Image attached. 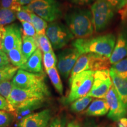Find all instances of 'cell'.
Wrapping results in <instances>:
<instances>
[{"mask_svg": "<svg viewBox=\"0 0 127 127\" xmlns=\"http://www.w3.org/2000/svg\"><path fill=\"white\" fill-rule=\"evenodd\" d=\"M66 116L64 114H61L51 119L47 127H66Z\"/></svg>", "mask_w": 127, "mask_h": 127, "instance_id": "33", "label": "cell"}, {"mask_svg": "<svg viewBox=\"0 0 127 127\" xmlns=\"http://www.w3.org/2000/svg\"><path fill=\"white\" fill-rule=\"evenodd\" d=\"M31 23L35 29L36 34H45L46 30L48 25L47 21L34 12L31 13Z\"/></svg>", "mask_w": 127, "mask_h": 127, "instance_id": "26", "label": "cell"}, {"mask_svg": "<svg viewBox=\"0 0 127 127\" xmlns=\"http://www.w3.org/2000/svg\"><path fill=\"white\" fill-rule=\"evenodd\" d=\"M118 127H127V118L125 117L122 118L117 121Z\"/></svg>", "mask_w": 127, "mask_h": 127, "instance_id": "42", "label": "cell"}, {"mask_svg": "<svg viewBox=\"0 0 127 127\" xmlns=\"http://www.w3.org/2000/svg\"><path fill=\"white\" fill-rule=\"evenodd\" d=\"M110 71L122 78L127 79V58L112 64Z\"/></svg>", "mask_w": 127, "mask_h": 127, "instance_id": "28", "label": "cell"}, {"mask_svg": "<svg viewBox=\"0 0 127 127\" xmlns=\"http://www.w3.org/2000/svg\"><path fill=\"white\" fill-rule=\"evenodd\" d=\"M9 64H10V61L7 54L3 51H0V67Z\"/></svg>", "mask_w": 127, "mask_h": 127, "instance_id": "39", "label": "cell"}, {"mask_svg": "<svg viewBox=\"0 0 127 127\" xmlns=\"http://www.w3.org/2000/svg\"><path fill=\"white\" fill-rule=\"evenodd\" d=\"M33 12L46 21L50 22V23L54 22L55 21L59 19L63 15L60 2L45 8L36 9Z\"/></svg>", "mask_w": 127, "mask_h": 127, "instance_id": "16", "label": "cell"}, {"mask_svg": "<svg viewBox=\"0 0 127 127\" xmlns=\"http://www.w3.org/2000/svg\"><path fill=\"white\" fill-rule=\"evenodd\" d=\"M20 0H0V7L11 9L14 12H18L21 9Z\"/></svg>", "mask_w": 127, "mask_h": 127, "instance_id": "30", "label": "cell"}, {"mask_svg": "<svg viewBox=\"0 0 127 127\" xmlns=\"http://www.w3.org/2000/svg\"><path fill=\"white\" fill-rule=\"evenodd\" d=\"M13 120L11 112L0 110V127H9L13 123Z\"/></svg>", "mask_w": 127, "mask_h": 127, "instance_id": "32", "label": "cell"}, {"mask_svg": "<svg viewBox=\"0 0 127 127\" xmlns=\"http://www.w3.org/2000/svg\"><path fill=\"white\" fill-rule=\"evenodd\" d=\"M94 75V71H85L77 74L69 80L70 90L67 96L63 98V104L68 105L79 98L87 96L93 86Z\"/></svg>", "mask_w": 127, "mask_h": 127, "instance_id": "4", "label": "cell"}, {"mask_svg": "<svg viewBox=\"0 0 127 127\" xmlns=\"http://www.w3.org/2000/svg\"><path fill=\"white\" fill-rule=\"evenodd\" d=\"M22 52L26 61L33 54L38 48L35 39L32 36H23L22 39Z\"/></svg>", "mask_w": 127, "mask_h": 127, "instance_id": "20", "label": "cell"}, {"mask_svg": "<svg viewBox=\"0 0 127 127\" xmlns=\"http://www.w3.org/2000/svg\"><path fill=\"white\" fill-rule=\"evenodd\" d=\"M22 30L17 24L14 23L4 27L2 37V51L7 54L18 45L22 44Z\"/></svg>", "mask_w": 127, "mask_h": 127, "instance_id": "12", "label": "cell"}, {"mask_svg": "<svg viewBox=\"0 0 127 127\" xmlns=\"http://www.w3.org/2000/svg\"><path fill=\"white\" fill-rule=\"evenodd\" d=\"M58 2H58L56 0H34L30 4L24 6V7L30 12H33L36 9L45 8L58 4Z\"/></svg>", "mask_w": 127, "mask_h": 127, "instance_id": "25", "label": "cell"}, {"mask_svg": "<svg viewBox=\"0 0 127 127\" xmlns=\"http://www.w3.org/2000/svg\"><path fill=\"white\" fill-rule=\"evenodd\" d=\"M22 25H23V30H22V33H23V36H32L35 37L36 35V32L35 29L31 23L28 22H22Z\"/></svg>", "mask_w": 127, "mask_h": 127, "instance_id": "34", "label": "cell"}, {"mask_svg": "<svg viewBox=\"0 0 127 127\" xmlns=\"http://www.w3.org/2000/svg\"><path fill=\"white\" fill-rule=\"evenodd\" d=\"M45 34L55 50L63 48L74 38V35L68 27L60 22L50 23Z\"/></svg>", "mask_w": 127, "mask_h": 127, "instance_id": "8", "label": "cell"}, {"mask_svg": "<svg viewBox=\"0 0 127 127\" xmlns=\"http://www.w3.org/2000/svg\"><path fill=\"white\" fill-rule=\"evenodd\" d=\"M109 108L105 99H96L90 104L85 111V115L89 117H101L109 112Z\"/></svg>", "mask_w": 127, "mask_h": 127, "instance_id": "17", "label": "cell"}, {"mask_svg": "<svg viewBox=\"0 0 127 127\" xmlns=\"http://www.w3.org/2000/svg\"><path fill=\"white\" fill-rule=\"evenodd\" d=\"M81 55L74 47L65 49L58 54L57 69L64 78H68Z\"/></svg>", "mask_w": 127, "mask_h": 127, "instance_id": "10", "label": "cell"}, {"mask_svg": "<svg viewBox=\"0 0 127 127\" xmlns=\"http://www.w3.org/2000/svg\"><path fill=\"white\" fill-rule=\"evenodd\" d=\"M31 12L27 9L24 6H22L21 9L18 12H16V16L21 23L22 22H28V23H31Z\"/></svg>", "mask_w": 127, "mask_h": 127, "instance_id": "35", "label": "cell"}, {"mask_svg": "<svg viewBox=\"0 0 127 127\" xmlns=\"http://www.w3.org/2000/svg\"><path fill=\"white\" fill-rule=\"evenodd\" d=\"M46 72L50 78L51 82L56 90V91L60 95H63L64 91L63 82H62L61 78L60 77L59 73H58V69H57V68L54 67L47 69V70H46Z\"/></svg>", "mask_w": 127, "mask_h": 127, "instance_id": "21", "label": "cell"}, {"mask_svg": "<svg viewBox=\"0 0 127 127\" xmlns=\"http://www.w3.org/2000/svg\"><path fill=\"white\" fill-rule=\"evenodd\" d=\"M44 73H32L19 69L12 79L14 86L25 90L50 91L45 82Z\"/></svg>", "mask_w": 127, "mask_h": 127, "instance_id": "7", "label": "cell"}, {"mask_svg": "<svg viewBox=\"0 0 127 127\" xmlns=\"http://www.w3.org/2000/svg\"><path fill=\"white\" fill-rule=\"evenodd\" d=\"M109 71L114 88L127 108V79L122 78L112 71Z\"/></svg>", "mask_w": 127, "mask_h": 127, "instance_id": "18", "label": "cell"}, {"mask_svg": "<svg viewBox=\"0 0 127 127\" xmlns=\"http://www.w3.org/2000/svg\"><path fill=\"white\" fill-rule=\"evenodd\" d=\"M21 46L22 44L14 48L7 54L11 64L18 68L24 64L27 61L22 52Z\"/></svg>", "mask_w": 127, "mask_h": 127, "instance_id": "19", "label": "cell"}, {"mask_svg": "<svg viewBox=\"0 0 127 127\" xmlns=\"http://www.w3.org/2000/svg\"><path fill=\"white\" fill-rule=\"evenodd\" d=\"M42 61V51L38 48L26 63L20 66L19 69L32 73H43Z\"/></svg>", "mask_w": 127, "mask_h": 127, "instance_id": "15", "label": "cell"}, {"mask_svg": "<svg viewBox=\"0 0 127 127\" xmlns=\"http://www.w3.org/2000/svg\"><path fill=\"white\" fill-rule=\"evenodd\" d=\"M34 1V0H20V4L21 6H25L30 4V3H31Z\"/></svg>", "mask_w": 127, "mask_h": 127, "instance_id": "44", "label": "cell"}, {"mask_svg": "<svg viewBox=\"0 0 127 127\" xmlns=\"http://www.w3.org/2000/svg\"><path fill=\"white\" fill-rule=\"evenodd\" d=\"M64 18L68 28L78 38L90 37L95 31L93 15L89 9H71L65 14Z\"/></svg>", "mask_w": 127, "mask_h": 127, "instance_id": "3", "label": "cell"}, {"mask_svg": "<svg viewBox=\"0 0 127 127\" xmlns=\"http://www.w3.org/2000/svg\"><path fill=\"white\" fill-rule=\"evenodd\" d=\"M69 2L77 5H87L91 4L95 0H68Z\"/></svg>", "mask_w": 127, "mask_h": 127, "instance_id": "40", "label": "cell"}, {"mask_svg": "<svg viewBox=\"0 0 127 127\" xmlns=\"http://www.w3.org/2000/svg\"><path fill=\"white\" fill-rule=\"evenodd\" d=\"M112 86V81L109 69L95 71L93 86L87 96L105 99L106 95Z\"/></svg>", "mask_w": 127, "mask_h": 127, "instance_id": "9", "label": "cell"}, {"mask_svg": "<svg viewBox=\"0 0 127 127\" xmlns=\"http://www.w3.org/2000/svg\"><path fill=\"white\" fill-rule=\"evenodd\" d=\"M82 127H103L102 125L96 124L94 122H87L84 124V125Z\"/></svg>", "mask_w": 127, "mask_h": 127, "instance_id": "43", "label": "cell"}, {"mask_svg": "<svg viewBox=\"0 0 127 127\" xmlns=\"http://www.w3.org/2000/svg\"><path fill=\"white\" fill-rule=\"evenodd\" d=\"M118 14L120 15L122 23L127 27V3L120 10H118Z\"/></svg>", "mask_w": 127, "mask_h": 127, "instance_id": "38", "label": "cell"}, {"mask_svg": "<svg viewBox=\"0 0 127 127\" xmlns=\"http://www.w3.org/2000/svg\"><path fill=\"white\" fill-rule=\"evenodd\" d=\"M51 120V110L45 109L25 116L20 121L17 127H47Z\"/></svg>", "mask_w": 127, "mask_h": 127, "instance_id": "13", "label": "cell"}, {"mask_svg": "<svg viewBox=\"0 0 127 127\" xmlns=\"http://www.w3.org/2000/svg\"><path fill=\"white\" fill-rule=\"evenodd\" d=\"M18 67L14 66L12 64H8L0 67V83L7 80H11L17 71Z\"/></svg>", "mask_w": 127, "mask_h": 127, "instance_id": "24", "label": "cell"}, {"mask_svg": "<svg viewBox=\"0 0 127 127\" xmlns=\"http://www.w3.org/2000/svg\"><path fill=\"white\" fill-rule=\"evenodd\" d=\"M42 60H43V64L45 70L56 67L57 63L58 62L56 55L53 51L47 53H44Z\"/></svg>", "mask_w": 127, "mask_h": 127, "instance_id": "29", "label": "cell"}, {"mask_svg": "<svg viewBox=\"0 0 127 127\" xmlns=\"http://www.w3.org/2000/svg\"><path fill=\"white\" fill-rule=\"evenodd\" d=\"M72 47L81 54L93 53L110 58L115 45V36L112 34L77 38L72 43Z\"/></svg>", "mask_w": 127, "mask_h": 127, "instance_id": "2", "label": "cell"}, {"mask_svg": "<svg viewBox=\"0 0 127 127\" xmlns=\"http://www.w3.org/2000/svg\"><path fill=\"white\" fill-rule=\"evenodd\" d=\"M109 105L108 118L114 121H118L127 114V108L117 93L113 84L105 97Z\"/></svg>", "mask_w": 127, "mask_h": 127, "instance_id": "11", "label": "cell"}, {"mask_svg": "<svg viewBox=\"0 0 127 127\" xmlns=\"http://www.w3.org/2000/svg\"><path fill=\"white\" fill-rule=\"evenodd\" d=\"M13 84L11 80H7L0 83V95H2L6 99L8 100L10 96Z\"/></svg>", "mask_w": 127, "mask_h": 127, "instance_id": "31", "label": "cell"}, {"mask_svg": "<svg viewBox=\"0 0 127 127\" xmlns=\"http://www.w3.org/2000/svg\"><path fill=\"white\" fill-rule=\"evenodd\" d=\"M34 38L38 48L43 53H47L53 51L51 44L46 34H36Z\"/></svg>", "mask_w": 127, "mask_h": 127, "instance_id": "27", "label": "cell"}, {"mask_svg": "<svg viewBox=\"0 0 127 127\" xmlns=\"http://www.w3.org/2000/svg\"><path fill=\"white\" fill-rule=\"evenodd\" d=\"M0 110L7 111L9 112H14V110L9 104L7 100L1 95H0Z\"/></svg>", "mask_w": 127, "mask_h": 127, "instance_id": "36", "label": "cell"}, {"mask_svg": "<svg viewBox=\"0 0 127 127\" xmlns=\"http://www.w3.org/2000/svg\"><path fill=\"white\" fill-rule=\"evenodd\" d=\"M91 10L94 30L96 32L104 31L108 27L116 11L106 0H96L92 5Z\"/></svg>", "mask_w": 127, "mask_h": 127, "instance_id": "6", "label": "cell"}, {"mask_svg": "<svg viewBox=\"0 0 127 127\" xmlns=\"http://www.w3.org/2000/svg\"></svg>", "mask_w": 127, "mask_h": 127, "instance_id": "46", "label": "cell"}, {"mask_svg": "<svg viewBox=\"0 0 127 127\" xmlns=\"http://www.w3.org/2000/svg\"><path fill=\"white\" fill-rule=\"evenodd\" d=\"M93 98L89 96H85L79 98L71 103L70 105L71 110L74 112L79 113L87 109L89 105L91 104Z\"/></svg>", "mask_w": 127, "mask_h": 127, "instance_id": "22", "label": "cell"}, {"mask_svg": "<svg viewBox=\"0 0 127 127\" xmlns=\"http://www.w3.org/2000/svg\"><path fill=\"white\" fill-rule=\"evenodd\" d=\"M127 57V27L123 28L119 32L117 43L112 52L109 61L114 64Z\"/></svg>", "mask_w": 127, "mask_h": 127, "instance_id": "14", "label": "cell"}, {"mask_svg": "<svg viewBox=\"0 0 127 127\" xmlns=\"http://www.w3.org/2000/svg\"><path fill=\"white\" fill-rule=\"evenodd\" d=\"M111 63L109 58L93 53L83 54L79 56L73 68L69 80L79 73L85 71H96L108 69Z\"/></svg>", "mask_w": 127, "mask_h": 127, "instance_id": "5", "label": "cell"}, {"mask_svg": "<svg viewBox=\"0 0 127 127\" xmlns=\"http://www.w3.org/2000/svg\"><path fill=\"white\" fill-rule=\"evenodd\" d=\"M66 127H81V123L77 120H73L68 122Z\"/></svg>", "mask_w": 127, "mask_h": 127, "instance_id": "41", "label": "cell"}, {"mask_svg": "<svg viewBox=\"0 0 127 127\" xmlns=\"http://www.w3.org/2000/svg\"><path fill=\"white\" fill-rule=\"evenodd\" d=\"M4 27H0V51H2V37L3 34V30Z\"/></svg>", "mask_w": 127, "mask_h": 127, "instance_id": "45", "label": "cell"}, {"mask_svg": "<svg viewBox=\"0 0 127 127\" xmlns=\"http://www.w3.org/2000/svg\"><path fill=\"white\" fill-rule=\"evenodd\" d=\"M50 95V91L33 89L25 90L13 86L7 101L14 112L23 111L39 107Z\"/></svg>", "mask_w": 127, "mask_h": 127, "instance_id": "1", "label": "cell"}, {"mask_svg": "<svg viewBox=\"0 0 127 127\" xmlns=\"http://www.w3.org/2000/svg\"><path fill=\"white\" fill-rule=\"evenodd\" d=\"M17 18L16 12L11 9L0 7V27L11 24Z\"/></svg>", "mask_w": 127, "mask_h": 127, "instance_id": "23", "label": "cell"}, {"mask_svg": "<svg viewBox=\"0 0 127 127\" xmlns=\"http://www.w3.org/2000/svg\"><path fill=\"white\" fill-rule=\"evenodd\" d=\"M113 7L115 11H118L127 3V0H106Z\"/></svg>", "mask_w": 127, "mask_h": 127, "instance_id": "37", "label": "cell"}]
</instances>
